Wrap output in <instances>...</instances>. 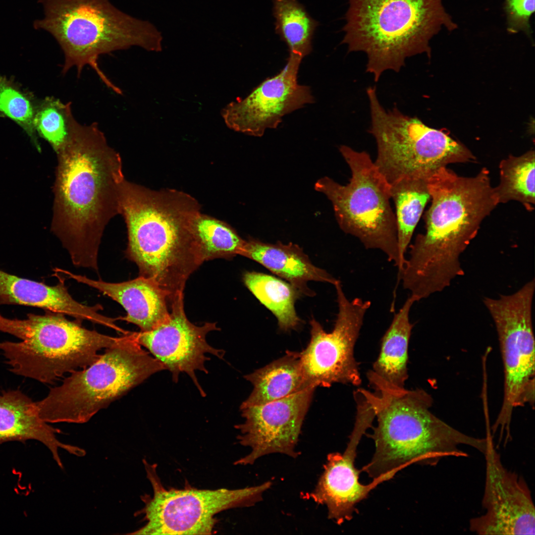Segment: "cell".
<instances>
[{
  "label": "cell",
  "instance_id": "6da1fadb",
  "mask_svg": "<svg viewBox=\"0 0 535 535\" xmlns=\"http://www.w3.org/2000/svg\"><path fill=\"white\" fill-rule=\"evenodd\" d=\"M51 230L77 267L98 270L104 231L120 214L125 180L119 154L97 123L75 118L65 144L56 153Z\"/></svg>",
  "mask_w": 535,
  "mask_h": 535
},
{
  "label": "cell",
  "instance_id": "7a4b0ae2",
  "mask_svg": "<svg viewBox=\"0 0 535 535\" xmlns=\"http://www.w3.org/2000/svg\"><path fill=\"white\" fill-rule=\"evenodd\" d=\"M427 185L431 204L425 215L426 231L410 245L398 272L403 288L417 301L442 291L464 274L460 256L499 204L484 167L466 177L442 167L427 178Z\"/></svg>",
  "mask_w": 535,
  "mask_h": 535
},
{
  "label": "cell",
  "instance_id": "3957f363",
  "mask_svg": "<svg viewBox=\"0 0 535 535\" xmlns=\"http://www.w3.org/2000/svg\"><path fill=\"white\" fill-rule=\"evenodd\" d=\"M200 206L181 191L154 190L125 179L120 214L127 231L126 257L139 276L153 280L169 300L183 292L190 275L204 262L194 231Z\"/></svg>",
  "mask_w": 535,
  "mask_h": 535
},
{
  "label": "cell",
  "instance_id": "277c9868",
  "mask_svg": "<svg viewBox=\"0 0 535 535\" xmlns=\"http://www.w3.org/2000/svg\"><path fill=\"white\" fill-rule=\"evenodd\" d=\"M360 389L377 420L369 435L375 451L362 469L373 480L388 481L414 463L433 465L445 457H467L463 445L483 455L490 446V436L467 435L435 416L430 410L432 397L423 389Z\"/></svg>",
  "mask_w": 535,
  "mask_h": 535
},
{
  "label": "cell",
  "instance_id": "5b68a950",
  "mask_svg": "<svg viewBox=\"0 0 535 535\" xmlns=\"http://www.w3.org/2000/svg\"><path fill=\"white\" fill-rule=\"evenodd\" d=\"M345 19L341 43L366 54L375 82L386 70L399 72L408 57L429 56L433 37L458 28L442 0H349Z\"/></svg>",
  "mask_w": 535,
  "mask_h": 535
},
{
  "label": "cell",
  "instance_id": "8992f818",
  "mask_svg": "<svg viewBox=\"0 0 535 535\" xmlns=\"http://www.w3.org/2000/svg\"><path fill=\"white\" fill-rule=\"evenodd\" d=\"M38 0L45 16L35 20L34 27L49 32L58 42L64 56L63 74L75 68L79 76L88 66L107 87L121 94L100 68L99 57L134 46L162 51V33L155 25L122 12L108 0Z\"/></svg>",
  "mask_w": 535,
  "mask_h": 535
},
{
  "label": "cell",
  "instance_id": "52a82bcc",
  "mask_svg": "<svg viewBox=\"0 0 535 535\" xmlns=\"http://www.w3.org/2000/svg\"><path fill=\"white\" fill-rule=\"evenodd\" d=\"M163 366L143 349L136 332L124 334L94 363L76 370L48 395L36 402L47 423L82 424L122 396Z\"/></svg>",
  "mask_w": 535,
  "mask_h": 535
},
{
  "label": "cell",
  "instance_id": "ba28073f",
  "mask_svg": "<svg viewBox=\"0 0 535 535\" xmlns=\"http://www.w3.org/2000/svg\"><path fill=\"white\" fill-rule=\"evenodd\" d=\"M28 314L24 320L10 319L0 313V331L21 341L0 342V349L17 375L52 383L67 373L85 368L98 359L102 349L121 338L103 334L50 311Z\"/></svg>",
  "mask_w": 535,
  "mask_h": 535
},
{
  "label": "cell",
  "instance_id": "9c48e42d",
  "mask_svg": "<svg viewBox=\"0 0 535 535\" xmlns=\"http://www.w3.org/2000/svg\"><path fill=\"white\" fill-rule=\"evenodd\" d=\"M339 149L350 168L349 182L342 185L325 176L317 181L315 189L330 201L343 232L357 238L366 249L382 251L399 271L403 263L390 204V185L366 152L346 145Z\"/></svg>",
  "mask_w": 535,
  "mask_h": 535
},
{
  "label": "cell",
  "instance_id": "30bf717a",
  "mask_svg": "<svg viewBox=\"0 0 535 535\" xmlns=\"http://www.w3.org/2000/svg\"><path fill=\"white\" fill-rule=\"evenodd\" d=\"M366 91L371 117L369 132L377 145L374 163L390 184L407 176L428 178L449 163L475 161L466 147L443 132L403 114L396 107L385 109L374 87Z\"/></svg>",
  "mask_w": 535,
  "mask_h": 535
},
{
  "label": "cell",
  "instance_id": "8fae6325",
  "mask_svg": "<svg viewBox=\"0 0 535 535\" xmlns=\"http://www.w3.org/2000/svg\"><path fill=\"white\" fill-rule=\"evenodd\" d=\"M535 281L532 279L520 289L498 298L485 297L483 303L496 327L504 368L502 406L492 432L511 435L513 410L535 402V338L532 303Z\"/></svg>",
  "mask_w": 535,
  "mask_h": 535
},
{
  "label": "cell",
  "instance_id": "7c38bea8",
  "mask_svg": "<svg viewBox=\"0 0 535 535\" xmlns=\"http://www.w3.org/2000/svg\"><path fill=\"white\" fill-rule=\"evenodd\" d=\"M153 489L152 497L143 496L146 524L132 535H210L216 523L215 516L223 511L249 506L260 501L272 483L243 488L200 489L165 488L156 474L155 465L143 460Z\"/></svg>",
  "mask_w": 535,
  "mask_h": 535
},
{
  "label": "cell",
  "instance_id": "4fadbf2b",
  "mask_svg": "<svg viewBox=\"0 0 535 535\" xmlns=\"http://www.w3.org/2000/svg\"><path fill=\"white\" fill-rule=\"evenodd\" d=\"M334 286L338 310L333 330L326 332L312 318L310 341L300 353L305 378L315 387L335 383L359 386L362 382L354 351L371 302L360 298L349 300L340 280Z\"/></svg>",
  "mask_w": 535,
  "mask_h": 535
},
{
  "label": "cell",
  "instance_id": "5bb4252c",
  "mask_svg": "<svg viewBox=\"0 0 535 535\" xmlns=\"http://www.w3.org/2000/svg\"><path fill=\"white\" fill-rule=\"evenodd\" d=\"M183 299V292L176 294L170 300L168 319L150 330L136 332V336L138 343L171 373L174 382L184 373L204 396L196 373H208V355L222 359L224 352L212 346L206 339L210 332L219 329L216 323L205 322L200 326L192 323L185 313Z\"/></svg>",
  "mask_w": 535,
  "mask_h": 535
},
{
  "label": "cell",
  "instance_id": "9a60e30c",
  "mask_svg": "<svg viewBox=\"0 0 535 535\" xmlns=\"http://www.w3.org/2000/svg\"><path fill=\"white\" fill-rule=\"evenodd\" d=\"M302 60L289 55L278 73L263 81L244 98L227 105L221 110L226 126L235 131L261 137L267 129L278 127L285 115L313 103L310 88L298 83Z\"/></svg>",
  "mask_w": 535,
  "mask_h": 535
},
{
  "label": "cell",
  "instance_id": "2e32d148",
  "mask_svg": "<svg viewBox=\"0 0 535 535\" xmlns=\"http://www.w3.org/2000/svg\"><path fill=\"white\" fill-rule=\"evenodd\" d=\"M484 456L485 512L470 520V531L481 535H535V506L526 481L504 467L493 443Z\"/></svg>",
  "mask_w": 535,
  "mask_h": 535
},
{
  "label": "cell",
  "instance_id": "e0dca14e",
  "mask_svg": "<svg viewBox=\"0 0 535 535\" xmlns=\"http://www.w3.org/2000/svg\"><path fill=\"white\" fill-rule=\"evenodd\" d=\"M315 388L310 387L264 404L240 408L244 421L235 426L240 432L238 439L251 451L235 464H253L272 453L298 456L296 446Z\"/></svg>",
  "mask_w": 535,
  "mask_h": 535
},
{
  "label": "cell",
  "instance_id": "ac0fdd59",
  "mask_svg": "<svg viewBox=\"0 0 535 535\" xmlns=\"http://www.w3.org/2000/svg\"><path fill=\"white\" fill-rule=\"evenodd\" d=\"M372 425V420L367 416L356 415L353 429L344 452L332 453L327 456L324 470L315 488L310 494L316 502L326 506L328 518L338 524L350 520L356 510L355 505L382 483L377 480H373L367 485L360 483V471L354 464L357 447Z\"/></svg>",
  "mask_w": 535,
  "mask_h": 535
},
{
  "label": "cell",
  "instance_id": "d6986e66",
  "mask_svg": "<svg viewBox=\"0 0 535 535\" xmlns=\"http://www.w3.org/2000/svg\"><path fill=\"white\" fill-rule=\"evenodd\" d=\"M57 273L101 292L121 305L126 316L120 320L138 326L140 331L150 330L168 319L169 298L153 280L142 276L119 283L94 280L69 271L55 269ZM170 301V300H169Z\"/></svg>",
  "mask_w": 535,
  "mask_h": 535
},
{
  "label": "cell",
  "instance_id": "ffe728a7",
  "mask_svg": "<svg viewBox=\"0 0 535 535\" xmlns=\"http://www.w3.org/2000/svg\"><path fill=\"white\" fill-rule=\"evenodd\" d=\"M59 432L40 418L36 402L19 390L0 393V445L13 441L37 440L50 450L57 465L63 469L59 448L78 457L84 456L86 451L59 441L56 437Z\"/></svg>",
  "mask_w": 535,
  "mask_h": 535
},
{
  "label": "cell",
  "instance_id": "44dd1931",
  "mask_svg": "<svg viewBox=\"0 0 535 535\" xmlns=\"http://www.w3.org/2000/svg\"><path fill=\"white\" fill-rule=\"evenodd\" d=\"M19 305L40 308L71 316L76 319L100 323L103 315L100 304H82L70 295L64 280L49 286L23 278L0 270V305Z\"/></svg>",
  "mask_w": 535,
  "mask_h": 535
},
{
  "label": "cell",
  "instance_id": "7402d4cb",
  "mask_svg": "<svg viewBox=\"0 0 535 535\" xmlns=\"http://www.w3.org/2000/svg\"><path fill=\"white\" fill-rule=\"evenodd\" d=\"M241 256L257 262L284 279L301 294H314L307 287L308 281L327 282L334 285L338 280L313 265L301 248L292 243L271 244L250 238L246 240Z\"/></svg>",
  "mask_w": 535,
  "mask_h": 535
},
{
  "label": "cell",
  "instance_id": "603a6c76",
  "mask_svg": "<svg viewBox=\"0 0 535 535\" xmlns=\"http://www.w3.org/2000/svg\"><path fill=\"white\" fill-rule=\"evenodd\" d=\"M416 302L409 295L382 338L379 355L367 374L370 383L375 390L405 388L408 378L409 343L413 326L409 315Z\"/></svg>",
  "mask_w": 535,
  "mask_h": 535
},
{
  "label": "cell",
  "instance_id": "cb8c5ba5",
  "mask_svg": "<svg viewBox=\"0 0 535 535\" xmlns=\"http://www.w3.org/2000/svg\"><path fill=\"white\" fill-rule=\"evenodd\" d=\"M244 377L253 389L240 408L264 404L313 387L304 376L300 353L294 352Z\"/></svg>",
  "mask_w": 535,
  "mask_h": 535
},
{
  "label": "cell",
  "instance_id": "d4e9b609",
  "mask_svg": "<svg viewBox=\"0 0 535 535\" xmlns=\"http://www.w3.org/2000/svg\"><path fill=\"white\" fill-rule=\"evenodd\" d=\"M242 279L247 288L276 317L280 329L288 331L301 323L295 303L301 295L292 285L262 272L245 271Z\"/></svg>",
  "mask_w": 535,
  "mask_h": 535
},
{
  "label": "cell",
  "instance_id": "484cf974",
  "mask_svg": "<svg viewBox=\"0 0 535 535\" xmlns=\"http://www.w3.org/2000/svg\"><path fill=\"white\" fill-rule=\"evenodd\" d=\"M427 178L407 176L390 184L396 208L397 239L403 266L415 228L430 198Z\"/></svg>",
  "mask_w": 535,
  "mask_h": 535
},
{
  "label": "cell",
  "instance_id": "4316f807",
  "mask_svg": "<svg viewBox=\"0 0 535 535\" xmlns=\"http://www.w3.org/2000/svg\"><path fill=\"white\" fill-rule=\"evenodd\" d=\"M275 30L287 45L289 55L302 59L312 51L319 22L297 0H273Z\"/></svg>",
  "mask_w": 535,
  "mask_h": 535
},
{
  "label": "cell",
  "instance_id": "83f0119b",
  "mask_svg": "<svg viewBox=\"0 0 535 535\" xmlns=\"http://www.w3.org/2000/svg\"><path fill=\"white\" fill-rule=\"evenodd\" d=\"M535 151L519 156H510L499 164L500 182L494 187L498 203L521 202L532 211L535 206Z\"/></svg>",
  "mask_w": 535,
  "mask_h": 535
},
{
  "label": "cell",
  "instance_id": "f1b7e54d",
  "mask_svg": "<svg viewBox=\"0 0 535 535\" xmlns=\"http://www.w3.org/2000/svg\"><path fill=\"white\" fill-rule=\"evenodd\" d=\"M194 231L204 262L241 255L246 242L226 223L202 213Z\"/></svg>",
  "mask_w": 535,
  "mask_h": 535
},
{
  "label": "cell",
  "instance_id": "f546056e",
  "mask_svg": "<svg viewBox=\"0 0 535 535\" xmlns=\"http://www.w3.org/2000/svg\"><path fill=\"white\" fill-rule=\"evenodd\" d=\"M74 118L71 103L48 97L37 104L34 126L56 153L68 139Z\"/></svg>",
  "mask_w": 535,
  "mask_h": 535
},
{
  "label": "cell",
  "instance_id": "4dcf8cb0",
  "mask_svg": "<svg viewBox=\"0 0 535 535\" xmlns=\"http://www.w3.org/2000/svg\"><path fill=\"white\" fill-rule=\"evenodd\" d=\"M37 104L15 83L0 76V115L17 123L39 148L34 126Z\"/></svg>",
  "mask_w": 535,
  "mask_h": 535
},
{
  "label": "cell",
  "instance_id": "1f68e13d",
  "mask_svg": "<svg viewBox=\"0 0 535 535\" xmlns=\"http://www.w3.org/2000/svg\"><path fill=\"white\" fill-rule=\"evenodd\" d=\"M504 10L507 32H522L531 38L532 30L530 19L535 12V0H505Z\"/></svg>",
  "mask_w": 535,
  "mask_h": 535
}]
</instances>
